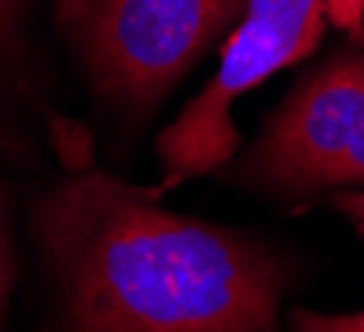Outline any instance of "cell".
Wrapping results in <instances>:
<instances>
[{"label": "cell", "mask_w": 364, "mask_h": 332, "mask_svg": "<svg viewBox=\"0 0 364 332\" xmlns=\"http://www.w3.org/2000/svg\"><path fill=\"white\" fill-rule=\"evenodd\" d=\"M292 332H364V309L361 313H312V309H296L292 313Z\"/></svg>", "instance_id": "5b68a950"}, {"label": "cell", "mask_w": 364, "mask_h": 332, "mask_svg": "<svg viewBox=\"0 0 364 332\" xmlns=\"http://www.w3.org/2000/svg\"><path fill=\"white\" fill-rule=\"evenodd\" d=\"M325 20V0H246L243 17L223 40L217 73L158 138L164 185L151 194L230 162L240 142L230 122L233 103L272 73L312 56L322 43Z\"/></svg>", "instance_id": "3957f363"}, {"label": "cell", "mask_w": 364, "mask_h": 332, "mask_svg": "<svg viewBox=\"0 0 364 332\" xmlns=\"http://www.w3.org/2000/svg\"><path fill=\"white\" fill-rule=\"evenodd\" d=\"M243 7L246 0H56V17L95 89L141 112L233 30Z\"/></svg>", "instance_id": "7a4b0ae2"}, {"label": "cell", "mask_w": 364, "mask_h": 332, "mask_svg": "<svg viewBox=\"0 0 364 332\" xmlns=\"http://www.w3.org/2000/svg\"><path fill=\"white\" fill-rule=\"evenodd\" d=\"M325 17L345 30L355 46H364V0H325Z\"/></svg>", "instance_id": "8992f818"}, {"label": "cell", "mask_w": 364, "mask_h": 332, "mask_svg": "<svg viewBox=\"0 0 364 332\" xmlns=\"http://www.w3.org/2000/svg\"><path fill=\"white\" fill-rule=\"evenodd\" d=\"M23 0H0V40L10 33V26H14V17H17V10Z\"/></svg>", "instance_id": "ba28073f"}, {"label": "cell", "mask_w": 364, "mask_h": 332, "mask_svg": "<svg viewBox=\"0 0 364 332\" xmlns=\"http://www.w3.org/2000/svg\"><path fill=\"white\" fill-rule=\"evenodd\" d=\"M240 178L286 197L364 185V46L328 56L292 89Z\"/></svg>", "instance_id": "277c9868"}, {"label": "cell", "mask_w": 364, "mask_h": 332, "mask_svg": "<svg viewBox=\"0 0 364 332\" xmlns=\"http://www.w3.org/2000/svg\"><path fill=\"white\" fill-rule=\"evenodd\" d=\"M335 207L345 214L348 221L358 227V234L364 237V191H348V194L335 197Z\"/></svg>", "instance_id": "52a82bcc"}, {"label": "cell", "mask_w": 364, "mask_h": 332, "mask_svg": "<svg viewBox=\"0 0 364 332\" xmlns=\"http://www.w3.org/2000/svg\"><path fill=\"white\" fill-rule=\"evenodd\" d=\"M73 332H276L279 260L82 165L36 211Z\"/></svg>", "instance_id": "6da1fadb"}, {"label": "cell", "mask_w": 364, "mask_h": 332, "mask_svg": "<svg viewBox=\"0 0 364 332\" xmlns=\"http://www.w3.org/2000/svg\"><path fill=\"white\" fill-rule=\"evenodd\" d=\"M7 296V247H4V224H0V309Z\"/></svg>", "instance_id": "9c48e42d"}]
</instances>
